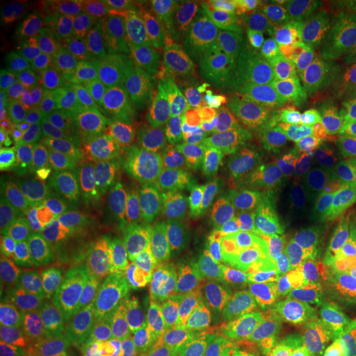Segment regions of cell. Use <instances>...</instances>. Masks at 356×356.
Returning <instances> with one entry per match:
<instances>
[{"label":"cell","instance_id":"cell-32","mask_svg":"<svg viewBox=\"0 0 356 356\" xmlns=\"http://www.w3.org/2000/svg\"><path fill=\"white\" fill-rule=\"evenodd\" d=\"M132 163V140L104 132L78 157V172L99 184Z\"/></svg>","mask_w":356,"mask_h":356},{"label":"cell","instance_id":"cell-19","mask_svg":"<svg viewBox=\"0 0 356 356\" xmlns=\"http://www.w3.org/2000/svg\"><path fill=\"white\" fill-rule=\"evenodd\" d=\"M73 12L68 6L37 3L19 8L3 22V53L10 60H25L55 43L68 29Z\"/></svg>","mask_w":356,"mask_h":356},{"label":"cell","instance_id":"cell-7","mask_svg":"<svg viewBox=\"0 0 356 356\" xmlns=\"http://www.w3.org/2000/svg\"><path fill=\"white\" fill-rule=\"evenodd\" d=\"M104 43L137 35L191 42L207 32L200 2L191 0H132L102 8Z\"/></svg>","mask_w":356,"mask_h":356},{"label":"cell","instance_id":"cell-12","mask_svg":"<svg viewBox=\"0 0 356 356\" xmlns=\"http://www.w3.org/2000/svg\"><path fill=\"white\" fill-rule=\"evenodd\" d=\"M111 297L145 322L173 335L198 341L184 292L175 280L142 273L114 291Z\"/></svg>","mask_w":356,"mask_h":356},{"label":"cell","instance_id":"cell-44","mask_svg":"<svg viewBox=\"0 0 356 356\" xmlns=\"http://www.w3.org/2000/svg\"><path fill=\"white\" fill-rule=\"evenodd\" d=\"M102 356H178L168 350L142 348V346H129L121 343H111Z\"/></svg>","mask_w":356,"mask_h":356},{"label":"cell","instance_id":"cell-46","mask_svg":"<svg viewBox=\"0 0 356 356\" xmlns=\"http://www.w3.org/2000/svg\"><path fill=\"white\" fill-rule=\"evenodd\" d=\"M346 19H348V25H346V29H348L350 37L353 38V42H355V44H356V17L346 15Z\"/></svg>","mask_w":356,"mask_h":356},{"label":"cell","instance_id":"cell-26","mask_svg":"<svg viewBox=\"0 0 356 356\" xmlns=\"http://www.w3.org/2000/svg\"><path fill=\"white\" fill-rule=\"evenodd\" d=\"M177 220L188 231L200 259L213 273H243L252 280L254 270L244 262L231 246L225 233L207 211H180Z\"/></svg>","mask_w":356,"mask_h":356},{"label":"cell","instance_id":"cell-34","mask_svg":"<svg viewBox=\"0 0 356 356\" xmlns=\"http://www.w3.org/2000/svg\"><path fill=\"white\" fill-rule=\"evenodd\" d=\"M111 296L113 291L97 273L96 267H84L68 277L61 304L68 305L74 312L104 309Z\"/></svg>","mask_w":356,"mask_h":356},{"label":"cell","instance_id":"cell-20","mask_svg":"<svg viewBox=\"0 0 356 356\" xmlns=\"http://www.w3.org/2000/svg\"><path fill=\"white\" fill-rule=\"evenodd\" d=\"M207 30L229 43L251 51L274 38L279 22L254 2L200 0Z\"/></svg>","mask_w":356,"mask_h":356},{"label":"cell","instance_id":"cell-42","mask_svg":"<svg viewBox=\"0 0 356 356\" xmlns=\"http://www.w3.org/2000/svg\"><path fill=\"white\" fill-rule=\"evenodd\" d=\"M22 328L10 320L0 318V356H12L22 343Z\"/></svg>","mask_w":356,"mask_h":356},{"label":"cell","instance_id":"cell-40","mask_svg":"<svg viewBox=\"0 0 356 356\" xmlns=\"http://www.w3.org/2000/svg\"><path fill=\"white\" fill-rule=\"evenodd\" d=\"M213 356H291L273 337L259 335L243 341Z\"/></svg>","mask_w":356,"mask_h":356},{"label":"cell","instance_id":"cell-11","mask_svg":"<svg viewBox=\"0 0 356 356\" xmlns=\"http://www.w3.org/2000/svg\"><path fill=\"white\" fill-rule=\"evenodd\" d=\"M241 197H246V184L238 159L233 154L198 152L167 202L180 211H207Z\"/></svg>","mask_w":356,"mask_h":356},{"label":"cell","instance_id":"cell-22","mask_svg":"<svg viewBox=\"0 0 356 356\" xmlns=\"http://www.w3.org/2000/svg\"><path fill=\"white\" fill-rule=\"evenodd\" d=\"M42 131L78 159L104 134L92 108L91 89L56 101L44 118Z\"/></svg>","mask_w":356,"mask_h":356},{"label":"cell","instance_id":"cell-43","mask_svg":"<svg viewBox=\"0 0 356 356\" xmlns=\"http://www.w3.org/2000/svg\"><path fill=\"white\" fill-rule=\"evenodd\" d=\"M38 314H40V318H42L44 323H48L51 328H55V330L61 333L71 322H73L74 315H76L78 312H74L73 309H70L68 305L61 304L60 302V304L51 307V309L38 312Z\"/></svg>","mask_w":356,"mask_h":356},{"label":"cell","instance_id":"cell-39","mask_svg":"<svg viewBox=\"0 0 356 356\" xmlns=\"http://www.w3.org/2000/svg\"><path fill=\"white\" fill-rule=\"evenodd\" d=\"M15 256V228L2 226V231H0V300L2 302L12 299L17 293H20Z\"/></svg>","mask_w":356,"mask_h":356},{"label":"cell","instance_id":"cell-8","mask_svg":"<svg viewBox=\"0 0 356 356\" xmlns=\"http://www.w3.org/2000/svg\"><path fill=\"white\" fill-rule=\"evenodd\" d=\"M186 43L165 37H129L106 43L114 68L132 78L145 99H154L181 88Z\"/></svg>","mask_w":356,"mask_h":356},{"label":"cell","instance_id":"cell-36","mask_svg":"<svg viewBox=\"0 0 356 356\" xmlns=\"http://www.w3.org/2000/svg\"><path fill=\"white\" fill-rule=\"evenodd\" d=\"M323 137L337 162L356 173V114L327 119Z\"/></svg>","mask_w":356,"mask_h":356},{"label":"cell","instance_id":"cell-4","mask_svg":"<svg viewBox=\"0 0 356 356\" xmlns=\"http://www.w3.org/2000/svg\"><path fill=\"white\" fill-rule=\"evenodd\" d=\"M251 55L270 136H323L325 122L315 91L310 44L291 37L273 38L251 50Z\"/></svg>","mask_w":356,"mask_h":356},{"label":"cell","instance_id":"cell-6","mask_svg":"<svg viewBox=\"0 0 356 356\" xmlns=\"http://www.w3.org/2000/svg\"><path fill=\"white\" fill-rule=\"evenodd\" d=\"M309 216L337 267L356 274V173L335 160L320 178Z\"/></svg>","mask_w":356,"mask_h":356},{"label":"cell","instance_id":"cell-10","mask_svg":"<svg viewBox=\"0 0 356 356\" xmlns=\"http://www.w3.org/2000/svg\"><path fill=\"white\" fill-rule=\"evenodd\" d=\"M131 229L139 246L142 273L175 282H190L210 273L177 215L154 218Z\"/></svg>","mask_w":356,"mask_h":356},{"label":"cell","instance_id":"cell-25","mask_svg":"<svg viewBox=\"0 0 356 356\" xmlns=\"http://www.w3.org/2000/svg\"><path fill=\"white\" fill-rule=\"evenodd\" d=\"M22 296L35 312H44L63 299L68 275L63 273L50 251H20L15 256Z\"/></svg>","mask_w":356,"mask_h":356},{"label":"cell","instance_id":"cell-30","mask_svg":"<svg viewBox=\"0 0 356 356\" xmlns=\"http://www.w3.org/2000/svg\"><path fill=\"white\" fill-rule=\"evenodd\" d=\"M257 7L273 15L280 24L292 26H346L348 19L343 7L325 0H259Z\"/></svg>","mask_w":356,"mask_h":356},{"label":"cell","instance_id":"cell-47","mask_svg":"<svg viewBox=\"0 0 356 356\" xmlns=\"http://www.w3.org/2000/svg\"><path fill=\"white\" fill-rule=\"evenodd\" d=\"M12 356H32V355H30V351L25 348L24 341H22V343H20L19 346H17V350H15V351H13V353H12Z\"/></svg>","mask_w":356,"mask_h":356},{"label":"cell","instance_id":"cell-38","mask_svg":"<svg viewBox=\"0 0 356 356\" xmlns=\"http://www.w3.org/2000/svg\"><path fill=\"white\" fill-rule=\"evenodd\" d=\"M50 252L68 277L86 267L84 266L83 249L81 244H79L76 228L68 221H61L55 239H53Z\"/></svg>","mask_w":356,"mask_h":356},{"label":"cell","instance_id":"cell-14","mask_svg":"<svg viewBox=\"0 0 356 356\" xmlns=\"http://www.w3.org/2000/svg\"><path fill=\"white\" fill-rule=\"evenodd\" d=\"M197 154L157 118L132 139V163L165 200L185 180Z\"/></svg>","mask_w":356,"mask_h":356},{"label":"cell","instance_id":"cell-5","mask_svg":"<svg viewBox=\"0 0 356 356\" xmlns=\"http://www.w3.org/2000/svg\"><path fill=\"white\" fill-rule=\"evenodd\" d=\"M291 37L312 47L315 91L323 122L356 114V44L346 26L277 24L274 38Z\"/></svg>","mask_w":356,"mask_h":356},{"label":"cell","instance_id":"cell-23","mask_svg":"<svg viewBox=\"0 0 356 356\" xmlns=\"http://www.w3.org/2000/svg\"><path fill=\"white\" fill-rule=\"evenodd\" d=\"M104 318L111 343L168 350L178 356H203L198 341L173 335L145 322L113 297L104 305Z\"/></svg>","mask_w":356,"mask_h":356},{"label":"cell","instance_id":"cell-29","mask_svg":"<svg viewBox=\"0 0 356 356\" xmlns=\"http://www.w3.org/2000/svg\"><path fill=\"white\" fill-rule=\"evenodd\" d=\"M40 188L44 203L71 225H76L97 208V188L79 172L40 185Z\"/></svg>","mask_w":356,"mask_h":356},{"label":"cell","instance_id":"cell-13","mask_svg":"<svg viewBox=\"0 0 356 356\" xmlns=\"http://www.w3.org/2000/svg\"><path fill=\"white\" fill-rule=\"evenodd\" d=\"M152 113L197 152L233 154L238 150L222 131L211 97L178 88L152 101Z\"/></svg>","mask_w":356,"mask_h":356},{"label":"cell","instance_id":"cell-17","mask_svg":"<svg viewBox=\"0 0 356 356\" xmlns=\"http://www.w3.org/2000/svg\"><path fill=\"white\" fill-rule=\"evenodd\" d=\"M108 61V48L97 35H74L44 68L42 88L58 99L89 91L106 73Z\"/></svg>","mask_w":356,"mask_h":356},{"label":"cell","instance_id":"cell-18","mask_svg":"<svg viewBox=\"0 0 356 356\" xmlns=\"http://www.w3.org/2000/svg\"><path fill=\"white\" fill-rule=\"evenodd\" d=\"M92 108L104 132L132 140L155 118L152 104L145 99L127 73L108 68L91 89Z\"/></svg>","mask_w":356,"mask_h":356},{"label":"cell","instance_id":"cell-1","mask_svg":"<svg viewBox=\"0 0 356 356\" xmlns=\"http://www.w3.org/2000/svg\"><path fill=\"white\" fill-rule=\"evenodd\" d=\"M246 197L267 221L309 215L323 172L335 162L325 142L310 134H275L252 149H238Z\"/></svg>","mask_w":356,"mask_h":356},{"label":"cell","instance_id":"cell-9","mask_svg":"<svg viewBox=\"0 0 356 356\" xmlns=\"http://www.w3.org/2000/svg\"><path fill=\"white\" fill-rule=\"evenodd\" d=\"M211 102L222 131L238 149H252L264 144L270 136L262 114L251 51L222 78Z\"/></svg>","mask_w":356,"mask_h":356},{"label":"cell","instance_id":"cell-41","mask_svg":"<svg viewBox=\"0 0 356 356\" xmlns=\"http://www.w3.org/2000/svg\"><path fill=\"white\" fill-rule=\"evenodd\" d=\"M24 335L29 340V343L32 345V348L37 356H47L53 350V346L56 345L58 338H60L61 333L51 328L50 325L44 323L42 318H40L38 312H35V315L30 320L29 325L25 327Z\"/></svg>","mask_w":356,"mask_h":356},{"label":"cell","instance_id":"cell-35","mask_svg":"<svg viewBox=\"0 0 356 356\" xmlns=\"http://www.w3.org/2000/svg\"><path fill=\"white\" fill-rule=\"evenodd\" d=\"M61 216L48 203L30 213L15 228L20 251H50L53 239L61 225Z\"/></svg>","mask_w":356,"mask_h":356},{"label":"cell","instance_id":"cell-24","mask_svg":"<svg viewBox=\"0 0 356 356\" xmlns=\"http://www.w3.org/2000/svg\"><path fill=\"white\" fill-rule=\"evenodd\" d=\"M15 173L37 185L78 172V159L38 129H26L15 142Z\"/></svg>","mask_w":356,"mask_h":356},{"label":"cell","instance_id":"cell-45","mask_svg":"<svg viewBox=\"0 0 356 356\" xmlns=\"http://www.w3.org/2000/svg\"><path fill=\"white\" fill-rule=\"evenodd\" d=\"M341 350L343 356H356V314L350 315L341 328Z\"/></svg>","mask_w":356,"mask_h":356},{"label":"cell","instance_id":"cell-27","mask_svg":"<svg viewBox=\"0 0 356 356\" xmlns=\"http://www.w3.org/2000/svg\"><path fill=\"white\" fill-rule=\"evenodd\" d=\"M207 213L216 221L238 256L254 270L257 246L267 226L264 215L248 197L210 208Z\"/></svg>","mask_w":356,"mask_h":356},{"label":"cell","instance_id":"cell-31","mask_svg":"<svg viewBox=\"0 0 356 356\" xmlns=\"http://www.w3.org/2000/svg\"><path fill=\"white\" fill-rule=\"evenodd\" d=\"M109 340L104 309L81 310L47 356H92Z\"/></svg>","mask_w":356,"mask_h":356},{"label":"cell","instance_id":"cell-33","mask_svg":"<svg viewBox=\"0 0 356 356\" xmlns=\"http://www.w3.org/2000/svg\"><path fill=\"white\" fill-rule=\"evenodd\" d=\"M44 203L40 185L17 173H3L0 181V220L2 226L17 228L30 213Z\"/></svg>","mask_w":356,"mask_h":356},{"label":"cell","instance_id":"cell-21","mask_svg":"<svg viewBox=\"0 0 356 356\" xmlns=\"http://www.w3.org/2000/svg\"><path fill=\"white\" fill-rule=\"evenodd\" d=\"M248 53L207 30L186 43L181 88L197 96L211 97L222 78Z\"/></svg>","mask_w":356,"mask_h":356},{"label":"cell","instance_id":"cell-37","mask_svg":"<svg viewBox=\"0 0 356 356\" xmlns=\"http://www.w3.org/2000/svg\"><path fill=\"white\" fill-rule=\"evenodd\" d=\"M74 228H76L79 244H81L83 249L84 266L96 267V262L106 246V241H108L111 221L108 220V216L102 215L96 208L91 215L76 222Z\"/></svg>","mask_w":356,"mask_h":356},{"label":"cell","instance_id":"cell-15","mask_svg":"<svg viewBox=\"0 0 356 356\" xmlns=\"http://www.w3.org/2000/svg\"><path fill=\"white\" fill-rule=\"evenodd\" d=\"M291 356H333L340 340V325L330 310L299 302L280 304L266 325Z\"/></svg>","mask_w":356,"mask_h":356},{"label":"cell","instance_id":"cell-2","mask_svg":"<svg viewBox=\"0 0 356 356\" xmlns=\"http://www.w3.org/2000/svg\"><path fill=\"white\" fill-rule=\"evenodd\" d=\"M256 280L279 299L327 310L338 297L337 264L309 215L267 221L256 254Z\"/></svg>","mask_w":356,"mask_h":356},{"label":"cell","instance_id":"cell-16","mask_svg":"<svg viewBox=\"0 0 356 356\" xmlns=\"http://www.w3.org/2000/svg\"><path fill=\"white\" fill-rule=\"evenodd\" d=\"M96 188L97 210L115 225L134 228L154 218L178 213L134 163L99 181Z\"/></svg>","mask_w":356,"mask_h":356},{"label":"cell","instance_id":"cell-28","mask_svg":"<svg viewBox=\"0 0 356 356\" xmlns=\"http://www.w3.org/2000/svg\"><path fill=\"white\" fill-rule=\"evenodd\" d=\"M96 269L113 292L142 274L139 246L131 228L111 222L108 241L96 262Z\"/></svg>","mask_w":356,"mask_h":356},{"label":"cell","instance_id":"cell-3","mask_svg":"<svg viewBox=\"0 0 356 356\" xmlns=\"http://www.w3.org/2000/svg\"><path fill=\"white\" fill-rule=\"evenodd\" d=\"M203 356L259 337L280 302L243 273H213L178 282Z\"/></svg>","mask_w":356,"mask_h":356}]
</instances>
